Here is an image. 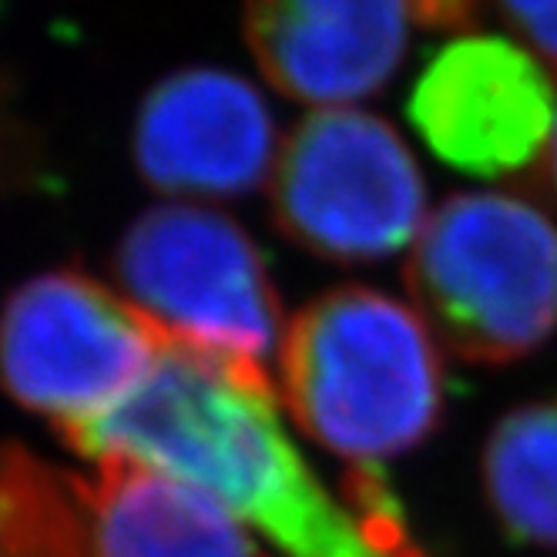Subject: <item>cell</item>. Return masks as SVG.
Segmentation results:
<instances>
[{
	"label": "cell",
	"mask_w": 557,
	"mask_h": 557,
	"mask_svg": "<svg viewBox=\"0 0 557 557\" xmlns=\"http://www.w3.org/2000/svg\"><path fill=\"white\" fill-rule=\"evenodd\" d=\"M64 441L91 460L114 454L178 476L286 557H423L380 467H352L336 497L286 436L272 396L182 346Z\"/></svg>",
	"instance_id": "6da1fadb"
},
{
	"label": "cell",
	"mask_w": 557,
	"mask_h": 557,
	"mask_svg": "<svg viewBox=\"0 0 557 557\" xmlns=\"http://www.w3.org/2000/svg\"><path fill=\"white\" fill-rule=\"evenodd\" d=\"M296 423L352 467L420 447L444 420V363L420 312L339 286L296 312L278 346Z\"/></svg>",
	"instance_id": "7a4b0ae2"
},
{
	"label": "cell",
	"mask_w": 557,
	"mask_h": 557,
	"mask_svg": "<svg viewBox=\"0 0 557 557\" xmlns=\"http://www.w3.org/2000/svg\"><path fill=\"white\" fill-rule=\"evenodd\" d=\"M407 286L454 356L517 363L557 333V225L528 198L457 191L423 222Z\"/></svg>",
	"instance_id": "3957f363"
},
{
	"label": "cell",
	"mask_w": 557,
	"mask_h": 557,
	"mask_svg": "<svg viewBox=\"0 0 557 557\" xmlns=\"http://www.w3.org/2000/svg\"><path fill=\"white\" fill-rule=\"evenodd\" d=\"M125 299L172 346L206 356L265 396L283 346V306L269 265L228 215L172 202L141 212L114 249Z\"/></svg>",
	"instance_id": "277c9868"
},
{
	"label": "cell",
	"mask_w": 557,
	"mask_h": 557,
	"mask_svg": "<svg viewBox=\"0 0 557 557\" xmlns=\"http://www.w3.org/2000/svg\"><path fill=\"white\" fill-rule=\"evenodd\" d=\"M426 182L404 135L360 108L306 114L278 145L269 178L272 222L326 262L389 259L423 228Z\"/></svg>",
	"instance_id": "5b68a950"
},
{
	"label": "cell",
	"mask_w": 557,
	"mask_h": 557,
	"mask_svg": "<svg viewBox=\"0 0 557 557\" xmlns=\"http://www.w3.org/2000/svg\"><path fill=\"white\" fill-rule=\"evenodd\" d=\"M172 343L77 269L27 278L0 312V386L61 436L104 417Z\"/></svg>",
	"instance_id": "8992f818"
},
{
	"label": "cell",
	"mask_w": 557,
	"mask_h": 557,
	"mask_svg": "<svg viewBox=\"0 0 557 557\" xmlns=\"http://www.w3.org/2000/svg\"><path fill=\"white\" fill-rule=\"evenodd\" d=\"M410 122L450 169L504 178L544 158L557 125V88L524 45L463 34L420 71Z\"/></svg>",
	"instance_id": "52a82bcc"
},
{
	"label": "cell",
	"mask_w": 557,
	"mask_h": 557,
	"mask_svg": "<svg viewBox=\"0 0 557 557\" xmlns=\"http://www.w3.org/2000/svg\"><path fill=\"white\" fill-rule=\"evenodd\" d=\"M275 154V117L262 91L225 67H178L135 111V172L162 195L243 198L272 178Z\"/></svg>",
	"instance_id": "ba28073f"
},
{
	"label": "cell",
	"mask_w": 557,
	"mask_h": 557,
	"mask_svg": "<svg viewBox=\"0 0 557 557\" xmlns=\"http://www.w3.org/2000/svg\"><path fill=\"white\" fill-rule=\"evenodd\" d=\"M410 30V0H243L262 77L315 111L380 95L407 61Z\"/></svg>",
	"instance_id": "9c48e42d"
},
{
	"label": "cell",
	"mask_w": 557,
	"mask_h": 557,
	"mask_svg": "<svg viewBox=\"0 0 557 557\" xmlns=\"http://www.w3.org/2000/svg\"><path fill=\"white\" fill-rule=\"evenodd\" d=\"M95 557H262L246 524L209 494L128 457L77 476Z\"/></svg>",
	"instance_id": "30bf717a"
},
{
	"label": "cell",
	"mask_w": 557,
	"mask_h": 557,
	"mask_svg": "<svg viewBox=\"0 0 557 557\" xmlns=\"http://www.w3.org/2000/svg\"><path fill=\"white\" fill-rule=\"evenodd\" d=\"M484 497L504 531L557 547V400L507 413L484 447Z\"/></svg>",
	"instance_id": "8fae6325"
},
{
	"label": "cell",
	"mask_w": 557,
	"mask_h": 557,
	"mask_svg": "<svg viewBox=\"0 0 557 557\" xmlns=\"http://www.w3.org/2000/svg\"><path fill=\"white\" fill-rule=\"evenodd\" d=\"M497 8L524 48L557 71V0H497Z\"/></svg>",
	"instance_id": "7c38bea8"
},
{
	"label": "cell",
	"mask_w": 557,
	"mask_h": 557,
	"mask_svg": "<svg viewBox=\"0 0 557 557\" xmlns=\"http://www.w3.org/2000/svg\"><path fill=\"white\" fill-rule=\"evenodd\" d=\"M481 0H410L413 27L447 30V34H470Z\"/></svg>",
	"instance_id": "4fadbf2b"
},
{
	"label": "cell",
	"mask_w": 557,
	"mask_h": 557,
	"mask_svg": "<svg viewBox=\"0 0 557 557\" xmlns=\"http://www.w3.org/2000/svg\"><path fill=\"white\" fill-rule=\"evenodd\" d=\"M544 178H547L550 191L557 195V125H554L550 145H547V151H544Z\"/></svg>",
	"instance_id": "5bb4252c"
}]
</instances>
